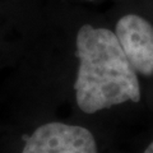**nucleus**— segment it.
<instances>
[{
    "label": "nucleus",
    "instance_id": "f257e3e1",
    "mask_svg": "<svg viewBox=\"0 0 153 153\" xmlns=\"http://www.w3.org/2000/svg\"><path fill=\"white\" fill-rule=\"evenodd\" d=\"M79 69L74 83L78 107L94 114L126 101L139 102L140 85L116 33L89 25L76 35Z\"/></svg>",
    "mask_w": 153,
    "mask_h": 153
},
{
    "label": "nucleus",
    "instance_id": "f03ea898",
    "mask_svg": "<svg viewBox=\"0 0 153 153\" xmlns=\"http://www.w3.org/2000/svg\"><path fill=\"white\" fill-rule=\"evenodd\" d=\"M22 153H97V146L88 129L49 123L36 129Z\"/></svg>",
    "mask_w": 153,
    "mask_h": 153
},
{
    "label": "nucleus",
    "instance_id": "7ed1b4c3",
    "mask_svg": "<svg viewBox=\"0 0 153 153\" xmlns=\"http://www.w3.org/2000/svg\"><path fill=\"white\" fill-rule=\"evenodd\" d=\"M115 33L134 69L143 75L153 74V26L137 14L120 18Z\"/></svg>",
    "mask_w": 153,
    "mask_h": 153
},
{
    "label": "nucleus",
    "instance_id": "20e7f679",
    "mask_svg": "<svg viewBox=\"0 0 153 153\" xmlns=\"http://www.w3.org/2000/svg\"><path fill=\"white\" fill-rule=\"evenodd\" d=\"M144 153H153V142L147 147V149L144 151Z\"/></svg>",
    "mask_w": 153,
    "mask_h": 153
}]
</instances>
